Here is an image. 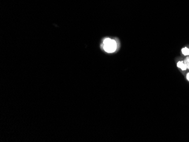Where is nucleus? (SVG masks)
Here are the masks:
<instances>
[{
    "instance_id": "obj_1",
    "label": "nucleus",
    "mask_w": 189,
    "mask_h": 142,
    "mask_svg": "<svg viewBox=\"0 0 189 142\" xmlns=\"http://www.w3.org/2000/svg\"><path fill=\"white\" fill-rule=\"evenodd\" d=\"M117 47V43L114 40L107 38L103 41V49L108 53L114 52L116 50Z\"/></svg>"
},
{
    "instance_id": "obj_2",
    "label": "nucleus",
    "mask_w": 189,
    "mask_h": 142,
    "mask_svg": "<svg viewBox=\"0 0 189 142\" xmlns=\"http://www.w3.org/2000/svg\"><path fill=\"white\" fill-rule=\"evenodd\" d=\"M177 66L180 69H181L182 70H186L187 69L186 66L185 65L184 62L182 61H180L177 63Z\"/></svg>"
},
{
    "instance_id": "obj_4",
    "label": "nucleus",
    "mask_w": 189,
    "mask_h": 142,
    "mask_svg": "<svg viewBox=\"0 0 189 142\" xmlns=\"http://www.w3.org/2000/svg\"><path fill=\"white\" fill-rule=\"evenodd\" d=\"M184 63L185 64V65L187 67V69H189V58H186L185 61H184Z\"/></svg>"
},
{
    "instance_id": "obj_3",
    "label": "nucleus",
    "mask_w": 189,
    "mask_h": 142,
    "mask_svg": "<svg viewBox=\"0 0 189 142\" xmlns=\"http://www.w3.org/2000/svg\"><path fill=\"white\" fill-rule=\"evenodd\" d=\"M182 52L185 56L189 55V49L187 48H184L182 49Z\"/></svg>"
},
{
    "instance_id": "obj_5",
    "label": "nucleus",
    "mask_w": 189,
    "mask_h": 142,
    "mask_svg": "<svg viewBox=\"0 0 189 142\" xmlns=\"http://www.w3.org/2000/svg\"><path fill=\"white\" fill-rule=\"evenodd\" d=\"M187 79H188V81H189V73H188V75H187Z\"/></svg>"
},
{
    "instance_id": "obj_6",
    "label": "nucleus",
    "mask_w": 189,
    "mask_h": 142,
    "mask_svg": "<svg viewBox=\"0 0 189 142\" xmlns=\"http://www.w3.org/2000/svg\"></svg>"
}]
</instances>
